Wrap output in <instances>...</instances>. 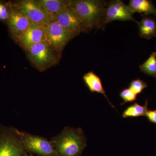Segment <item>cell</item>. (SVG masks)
Wrapping results in <instances>:
<instances>
[{"label": "cell", "instance_id": "obj_8", "mask_svg": "<svg viewBox=\"0 0 156 156\" xmlns=\"http://www.w3.org/2000/svg\"><path fill=\"white\" fill-rule=\"evenodd\" d=\"M17 5L34 25L43 26L53 21L37 1L24 0L18 2Z\"/></svg>", "mask_w": 156, "mask_h": 156}, {"label": "cell", "instance_id": "obj_1", "mask_svg": "<svg viewBox=\"0 0 156 156\" xmlns=\"http://www.w3.org/2000/svg\"><path fill=\"white\" fill-rule=\"evenodd\" d=\"M69 5L85 22L88 30L104 28L107 2L100 0L69 1Z\"/></svg>", "mask_w": 156, "mask_h": 156}, {"label": "cell", "instance_id": "obj_7", "mask_svg": "<svg viewBox=\"0 0 156 156\" xmlns=\"http://www.w3.org/2000/svg\"><path fill=\"white\" fill-rule=\"evenodd\" d=\"M20 135L26 150L41 156H58L52 142L44 137L20 131Z\"/></svg>", "mask_w": 156, "mask_h": 156}, {"label": "cell", "instance_id": "obj_13", "mask_svg": "<svg viewBox=\"0 0 156 156\" xmlns=\"http://www.w3.org/2000/svg\"><path fill=\"white\" fill-rule=\"evenodd\" d=\"M83 79L90 92L102 94L106 98L107 100L108 101L109 103L110 104L112 107L115 108V106L110 101L108 97L107 96L105 91L102 86L101 80L98 76L93 72L90 71L84 75L83 76Z\"/></svg>", "mask_w": 156, "mask_h": 156}, {"label": "cell", "instance_id": "obj_22", "mask_svg": "<svg viewBox=\"0 0 156 156\" xmlns=\"http://www.w3.org/2000/svg\"></svg>", "mask_w": 156, "mask_h": 156}, {"label": "cell", "instance_id": "obj_3", "mask_svg": "<svg viewBox=\"0 0 156 156\" xmlns=\"http://www.w3.org/2000/svg\"><path fill=\"white\" fill-rule=\"evenodd\" d=\"M25 150L19 131L0 125V156H24Z\"/></svg>", "mask_w": 156, "mask_h": 156}, {"label": "cell", "instance_id": "obj_4", "mask_svg": "<svg viewBox=\"0 0 156 156\" xmlns=\"http://www.w3.org/2000/svg\"><path fill=\"white\" fill-rule=\"evenodd\" d=\"M43 27L47 42L54 50L58 51L63 50L66 44L79 34L62 27L55 21Z\"/></svg>", "mask_w": 156, "mask_h": 156}, {"label": "cell", "instance_id": "obj_16", "mask_svg": "<svg viewBox=\"0 0 156 156\" xmlns=\"http://www.w3.org/2000/svg\"><path fill=\"white\" fill-rule=\"evenodd\" d=\"M147 100L146 101L144 105H141L138 103H134L128 106L123 112L122 117L124 118H136L145 116L147 111Z\"/></svg>", "mask_w": 156, "mask_h": 156}, {"label": "cell", "instance_id": "obj_6", "mask_svg": "<svg viewBox=\"0 0 156 156\" xmlns=\"http://www.w3.org/2000/svg\"><path fill=\"white\" fill-rule=\"evenodd\" d=\"M9 17L7 22L11 35L18 41L27 30L34 25L17 4H8Z\"/></svg>", "mask_w": 156, "mask_h": 156}, {"label": "cell", "instance_id": "obj_5", "mask_svg": "<svg viewBox=\"0 0 156 156\" xmlns=\"http://www.w3.org/2000/svg\"><path fill=\"white\" fill-rule=\"evenodd\" d=\"M53 50L48 42H44L33 45L27 51L31 62L42 71L56 62V58Z\"/></svg>", "mask_w": 156, "mask_h": 156}, {"label": "cell", "instance_id": "obj_17", "mask_svg": "<svg viewBox=\"0 0 156 156\" xmlns=\"http://www.w3.org/2000/svg\"><path fill=\"white\" fill-rule=\"evenodd\" d=\"M142 72L156 78V52H153L143 64L139 66Z\"/></svg>", "mask_w": 156, "mask_h": 156}, {"label": "cell", "instance_id": "obj_18", "mask_svg": "<svg viewBox=\"0 0 156 156\" xmlns=\"http://www.w3.org/2000/svg\"><path fill=\"white\" fill-rule=\"evenodd\" d=\"M147 87V84L145 82L140 79H138L131 81L129 88L132 92L137 95L141 93Z\"/></svg>", "mask_w": 156, "mask_h": 156}, {"label": "cell", "instance_id": "obj_2", "mask_svg": "<svg viewBox=\"0 0 156 156\" xmlns=\"http://www.w3.org/2000/svg\"><path fill=\"white\" fill-rule=\"evenodd\" d=\"M58 156H81L87 146L81 128L66 127L52 141Z\"/></svg>", "mask_w": 156, "mask_h": 156}, {"label": "cell", "instance_id": "obj_21", "mask_svg": "<svg viewBox=\"0 0 156 156\" xmlns=\"http://www.w3.org/2000/svg\"><path fill=\"white\" fill-rule=\"evenodd\" d=\"M145 116L150 122L156 125V109L154 110H148Z\"/></svg>", "mask_w": 156, "mask_h": 156}, {"label": "cell", "instance_id": "obj_9", "mask_svg": "<svg viewBox=\"0 0 156 156\" xmlns=\"http://www.w3.org/2000/svg\"><path fill=\"white\" fill-rule=\"evenodd\" d=\"M54 21L62 27L77 33L89 30L83 20L69 5L56 16Z\"/></svg>", "mask_w": 156, "mask_h": 156}, {"label": "cell", "instance_id": "obj_14", "mask_svg": "<svg viewBox=\"0 0 156 156\" xmlns=\"http://www.w3.org/2000/svg\"><path fill=\"white\" fill-rule=\"evenodd\" d=\"M138 23L140 36L149 40L156 37V20L151 16H145Z\"/></svg>", "mask_w": 156, "mask_h": 156}, {"label": "cell", "instance_id": "obj_12", "mask_svg": "<svg viewBox=\"0 0 156 156\" xmlns=\"http://www.w3.org/2000/svg\"><path fill=\"white\" fill-rule=\"evenodd\" d=\"M37 2L50 15L53 21L62 11L69 6V1L39 0Z\"/></svg>", "mask_w": 156, "mask_h": 156}, {"label": "cell", "instance_id": "obj_15", "mask_svg": "<svg viewBox=\"0 0 156 156\" xmlns=\"http://www.w3.org/2000/svg\"><path fill=\"white\" fill-rule=\"evenodd\" d=\"M133 12L140 13L143 16L156 15V8L150 0H131L129 5Z\"/></svg>", "mask_w": 156, "mask_h": 156}, {"label": "cell", "instance_id": "obj_10", "mask_svg": "<svg viewBox=\"0 0 156 156\" xmlns=\"http://www.w3.org/2000/svg\"><path fill=\"white\" fill-rule=\"evenodd\" d=\"M134 13L123 1H110L107 5L105 25L115 20L134 21L137 23L133 17Z\"/></svg>", "mask_w": 156, "mask_h": 156}, {"label": "cell", "instance_id": "obj_19", "mask_svg": "<svg viewBox=\"0 0 156 156\" xmlns=\"http://www.w3.org/2000/svg\"><path fill=\"white\" fill-rule=\"evenodd\" d=\"M120 96L123 100L121 105L128 102H132L136 100L137 95L134 93L129 88L123 89L120 93Z\"/></svg>", "mask_w": 156, "mask_h": 156}, {"label": "cell", "instance_id": "obj_11", "mask_svg": "<svg viewBox=\"0 0 156 156\" xmlns=\"http://www.w3.org/2000/svg\"><path fill=\"white\" fill-rule=\"evenodd\" d=\"M18 42L26 50L36 44L47 42L43 25H33L20 37Z\"/></svg>", "mask_w": 156, "mask_h": 156}, {"label": "cell", "instance_id": "obj_20", "mask_svg": "<svg viewBox=\"0 0 156 156\" xmlns=\"http://www.w3.org/2000/svg\"><path fill=\"white\" fill-rule=\"evenodd\" d=\"M9 17V9L8 5L0 2V20L7 21Z\"/></svg>", "mask_w": 156, "mask_h": 156}]
</instances>
